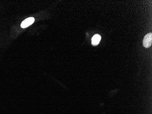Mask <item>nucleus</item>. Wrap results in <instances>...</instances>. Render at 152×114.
Returning <instances> with one entry per match:
<instances>
[{"instance_id": "1", "label": "nucleus", "mask_w": 152, "mask_h": 114, "mask_svg": "<svg viewBox=\"0 0 152 114\" xmlns=\"http://www.w3.org/2000/svg\"><path fill=\"white\" fill-rule=\"evenodd\" d=\"M152 33H149L145 35L143 40V45L145 48H148L151 46L152 40Z\"/></svg>"}, {"instance_id": "2", "label": "nucleus", "mask_w": 152, "mask_h": 114, "mask_svg": "<svg viewBox=\"0 0 152 114\" xmlns=\"http://www.w3.org/2000/svg\"><path fill=\"white\" fill-rule=\"evenodd\" d=\"M34 21H35V19L33 17L27 18L22 22L20 26L23 28H26L32 24L34 23Z\"/></svg>"}, {"instance_id": "3", "label": "nucleus", "mask_w": 152, "mask_h": 114, "mask_svg": "<svg viewBox=\"0 0 152 114\" xmlns=\"http://www.w3.org/2000/svg\"><path fill=\"white\" fill-rule=\"evenodd\" d=\"M101 37L99 34H95L92 39V43L94 46H96L99 43Z\"/></svg>"}]
</instances>
